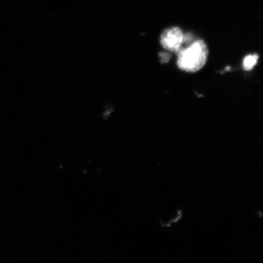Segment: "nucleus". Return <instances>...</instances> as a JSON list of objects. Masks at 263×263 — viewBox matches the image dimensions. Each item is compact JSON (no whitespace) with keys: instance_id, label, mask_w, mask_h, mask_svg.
Segmentation results:
<instances>
[{"instance_id":"1","label":"nucleus","mask_w":263,"mask_h":263,"mask_svg":"<svg viewBox=\"0 0 263 263\" xmlns=\"http://www.w3.org/2000/svg\"><path fill=\"white\" fill-rule=\"evenodd\" d=\"M177 54V65L180 70L195 73L204 67L209 50L204 42L197 40L186 47H183Z\"/></svg>"},{"instance_id":"2","label":"nucleus","mask_w":263,"mask_h":263,"mask_svg":"<svg viewBox=\"0 0 263 263\" xmlns=\"http://www.w3.org/2000/svg\"><path fill=\"white\" fill-rule=\"evenodd\" d=\"M184 34L182 29L177 27L165 29L160 37L162 47L170 51L178 53L183 48Z\"/></svg>"},{"instance_id":"3","label":"nucleus","mask_w":263,"mask_h":263,"mask_svg":"<svg viewBox=\"0 0 263 263\" xmlns=\"http://www.w3.org/2000/svg\"><path fill=\"white\" fill-rule=\"evenodd\" d=\"M258 60V54H250L247 55L243 60V68L246 71H251L257 64Z\"/></svg>"},{"instance_id":"4","label":"nucleus","mask_w":263,"mask_h":263,"mask_svg":"<svg viewBox=\"0 0 263 263\" xmlns=\"http://www.w3.org/2000/svg\"><path fill=\"white\" fill-rule=\"evenodd\" d=\"M195 41H194V37L192 34H189V33L184 34L183 45L185 44L187 46H189Z\"/></svg>"},{"instance_id":"5","label":"nucleus","mask_w":263,"mask_h":263,"mask_svg":"<svg viewBox=\"0 0 263 263\" xmlns=\"http://www.w3.org/2000/svg\"><path fill=\"white\" fill-rule=\"evenodd\" d=\"M159 55L161 59V62H162V63L163 64H165L167 63V62H168L170 60L171 57H172V55H171L170 54L164 52H160Z\"/></svg>"}]
</instances>
